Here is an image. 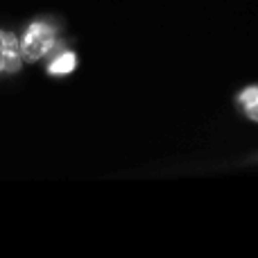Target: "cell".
Masks as SVG:
<instances>
[{"mask_svg":"<svg viewBox=\"0 0 258 258\" xmlns=\"http://www.w3.org/2000/svg\"><path fill=\"white\" fill-rule=\"evenodd\" d=\"M18 43H21V57L23 63H39L45 57L52 54V50L59 43V27L50 18H34L30 21L23 32L18 34Z\"/></svg>","mask_w":258,"mask_h":258,"instance_id":"obj_1","label":"cell"},{"mask_svg":"<svg viewBox=\"0 0 258 258\" xmlns=\"http://www.w3.org/2000/svg\"><path fill=\"white\" fill-rule=\"evenodd\" d=\"M23 57H21V43H18V32L0 25V84L5 80L21 75L23 71Z\"/></svg>","mask_w":258,"mask_h":258,"instance_id":"obj_2","label":"cell"},{"mask_svg":"<svg viewBox=\"0 0 258 258\" xmlns=\"http://www.w3.org/2000/svg\"><path fill=\"white\" fill-rule=\"evenodd\" d=\"M236 102H238V107H240V111L245 113L249 120L258 122V84H251V86H247V89H242L240 93H238Z\"/></svg>","mask_w":258,"mask_h":258,"instance_id":"obj_3","label":"cell"},{"mask_svg":"<svg viewBox=\"0 0 258 258\" xmlns=\"http://www.w3.org/2000/svg\"><path fill=\"white\" fill-rule=\"evenodd\" d=\"M75 68H77L75 52H59V54H54L48 63V73L52 77H66V75H71Z\"/></svg>","mask_w":258,"mask_h":258,"instance_id":"obj_4","label":"cell"}]
</instances>
